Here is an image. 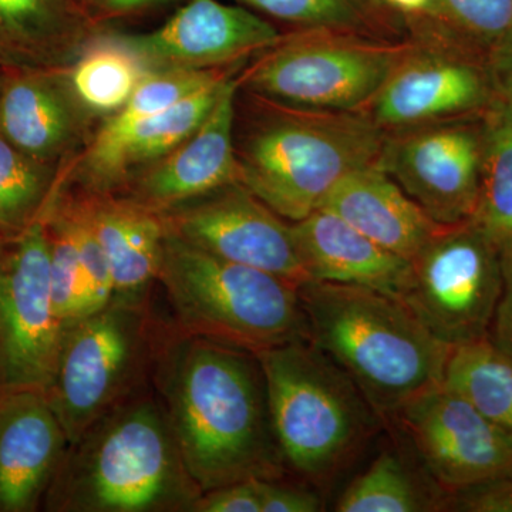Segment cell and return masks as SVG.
Listing matches in <instances>:
<instances>
[{
  "instance_id": "6da1fadb",
  "label": "cell",
  "mask_w": 512,
  "mask_h": 512,
  "mask_svg": "<svg viewBox=\"0 0 512 512\" xmlns=\"http://www.w3.org/2000/svg\"><path fill=\"white\" fill-rule=\"evenodd\" d=\"M188 473L202 493L284 478L258 356L215 340L171 332L153 376Z\"/></svg>"
},
{
  "instance_id": "7a4b0ae2",
  "label": "cell",
  "mask_w": 512,
  "mask_h": 512,
  "mask_svg": "<svg viewBox=\"0 0 512 512\" xmlns=\"http://www.w3.org/2000/svg\"><path fill=\"white\" fill-rule=\"evenodd\" d=\"M201 494L151 384L69 444L43 507L53 512H191Z\"/></svg>"
},
{
  "instance_id": "3957f363",
  "label": "cell",
  "mask_w": 512,
  "mask_h": 512,
  "mask_svg": "<svg viewBox=\"0 0 512 512\" xmlns=\"http://www.w3.org/2000/svg\"><path fill=\"white\" fill-rule=\"evenodd\" d=\"M235 120L239 183L284 220L298 222L349 174L377 164L386 133L365 111L289 109L247 96Z\"/></svg>"
},
{
  "instance_id": "277c9868",
  "label": "cell",
  "mask_w": 512,
  "mask_h": 512,
  "mask_svg": "<svg viewBox=\"0 0 512 512\" xmlns=\"http://www.w3.org/2000/svg\"><path fill=\"white\" fill-rule=\"evenodd\" d=\"M298 292L309 340L353 380L384 423L444 383L453 348L431 335L400 299L316 281Z\"/></svg>"
},
{
  "instance_id": "5b68a950",
  "label": "cell",
  "mask_w": 512,
  "mask_h": 512,
  "mask_svg": "<svg viewBox=\"0 0 512 512\" xmlns=\"http://www.w3.org/2000/svg\"><path fill=\"white\" fill-rule=\"evenodd\" d=\"M255 355L285 467L316 487L338 476L386 424L353 380L311 340Z\"/></svg>"
},
{
  "instance_id": "8992f818",
  "label": "cell",
  "mask_w": 512,
  "mask_h": 512,
  "mask_svg": "<svg viewBox=\"0 0 512 512\" xmlns=\"http://www.w3.org/2000/svg\"><path fill=\"white\" fill-rule=\"evenodd\" d=\"M158 285L175 329L252 353L309 340L299 286L165 232Z\"/></svg>"
},
{
  "instance_id": "52a82bcc",
  "label": "cell",
  "mask_w": 512,
  "mask_h": 512,
  "mask_svg": "<svg viewBox=\"0 0 512 512\" xmlns=\"http://www.w3.org/2000/svg\"><path fill=\"white\" fill-rule=\"evenodd\" d=\"M171 322L153 302L111 301L64 332L53 382L46 392L67 439L84 431L128 397L153 384Z\"/></svg>"
},
{
  "instance_id": "ba28073f",
  "label": "cell",
  "mask_w": 512,
  "mask_h": 512,
  "mask_svg": "<svg viewBox=\"0 0 512 512\" xmlns=\"http://www.w3.org/2000/svg\"><path fill=\"white\" fill-rule=\"evenodd\" d=\"M352 33L285 32L239 73V93L313 111H366L413 47Z\"/></svg>"
},
{
  "instance_id": "9c48e42d",
  "label": "cell",
  "mask_w": 512,
  "mask_h": 512,
  "mask_svg": "<svg viewBox=\"0 0 512 512\" xmlns=\"http://www.w3.org/2000/svg\"><path fill=\"white\" fill-rule=\"evenodd\" d=\"M400 301L456 348L488 338L503 292L501 249L473 222L444 227L416 258Z\"/></svg>"
},
{
  "instance_id": "30bf717a",
  "label": "cell",
  "mask_w": 512,
  "mask_h": 512,
  "mask_svg": "<svg viewBox=\"0 0 512 512\" xmlns=\"http://www.w3.org/2000/svg\"><path fill=\"white\" fill-rule=\"evenodd\" d=\"M64 329L50 284L45 217L10 237L0 252V400L49 390Z\"/></svg>"
},
{
  "instance_id": "8fae6325",
  "label": "cell",
  "mask_w": 512,
  "mask_h": 512,
  "mask_svg": "<svg viewBox=\"0 0 512 512\" xmlns=\"http://www.w3.org/2000/svg\"><path fill=\"white\" fill-rule=\"evenodd\" d=\"M417 463L450 495L512 478V436L440 384L390 417Z\"/></svg>"
},
{
  "instance_id": "7c38bea8",
  "label": "cell",
  "mask_w": 512,
  "mask_h": 512,
  "mask_svg": "<svg viewBox=\"0 0 512 512\" xmlns=\"http://www.w3.org/2000/svg\"><path fill=\"white\" fill-rule=\"evenodd\" d=\"M483 148V124L441 121L386 133L377 167L437 224H464L476 212Z\"/></svg>"
},
{
  "instance_id": "4fadbf2b",
  "label": "cell",
  "mask_w": 512,
  "mask_h": 512,
  "mask_svg": "<svg viewBox=\"0 0 512 512\" xmlns=\"http://www.w3.org/2000/svg\"><path fill=\"white\" fill-rule=\"evenodd\" d=\"M161 217L170 234L201 251L261 269L296 286L309 281L292 222L239 181L161 212Z\"/></svg>"
},
{
  "instance_id": "5bb4252c",
  "label": "cell",
  "mask_w": 512,
  "mask_h": 512,
  "mask_svg": "<svg viewBox=\"0 0 512 512\" xmlns=\"http://www.w3.org/2000/svg\"><path fill=\"white\" fill-rule=\"evenodd\" d=\"M412 49L365 113L384 133L457 120L488 109L498 96L490 67L476 53L441 40L413 37Z\"/></svg>"
},
{
  "instance_id": "9a60e30c",
  "label": "cell",
  "mask_w": 512,
  "mask_h": 512,
  "mask_svg": "<svg viewBox=\"0 0 512 512\" xmlns=\"http://www.w3.org/2000/svg\"><path fill=\"white\" fill-rule=\"evenodd\" d=\"M121 35L150 70H217L247 66L285 32L238 3L185 0L160 28Z\"/></svg>"
},
{
  "instance_id": "2e32d148",
  "label": "cell",
  "mask_w": 512,
  "mask_h": 512,
  "mask_svg": "<svg viewBox=\"0 0 512 512\" xmlns=\"http://www.w3.org/2000/svg\"><path fill=\"white\" fill-rule=\"evenodd\" d=\"M100 124L74 94L66 67L2 70L0 136L33 160L67 170Z\"/></svg>"
},
{
  "instance_id": "e0dca14e",
  "label": "cell",
  "mask_w": 512,
  "mask_h": 512,
  "mask_svg": "<svg viewBox=\"0 0 512 512\" xmlns=\"http://www.w3.org/2000/svg\"><path fill=\"white\" fill-rule=\"evenodd\" d=\"M239 73L228 80L210 114L187 140L134 174L117 194L161 214L237 183L235 120Z\"/></svg>"
},
{
  "instance_id": "ac0fdd59",
  "label": "cell",
  "mask_w": 512,
  "mask_h": 512,
  "mask_svg": "<svg viewBox=\"0 0 512 512\" xmlns=\"http://www.w3.org/2000/svg\"><path fill=\"white\" fill-rule=\"evenodd\" d=\"M232 77L208 84L170 109L121 130L99 127L73 161L66 183L83 191L117 194L134 174L167 156L200 127Z\"/></svg>"
},
{
  "instance_id": "d6986e66",
  "label": "cell",
  "mask_w": 512,
  "mask_h": 512,
  "mask_svg": "<svg viewBox=\"0 0 512 512\" xmlns=\"http://www.w3.org/2000/svg\"><path fill=\"white\" fill-rule=\"evenodd\" d=\"M69 444L46 393L0 400V512L43 505Z\"/></svg>"
},
{
  "instance_id": "ffe728a7",
  "label": "cell",
  "mask_w": 512,
  "mask_h": 512,
  "mask_svg": "<svg viewBox=\"0 0 512 512\" xmlns=\"http://www.w3.org/2000/svg\"><path fill=\"white\" fill-rule=\"evenodd\" d=\"M99 239L114 286V301L147 302L158 285L165 224L158 212L120 194L83 191L67 183Z\"/></svg>"
},
{
  "instance_id": "44dd1931",
  "label": "cell",
  "mask_w": 512,
  "mask_h": 512,
  "mask_svg": "<svg viewBox=\"0 0 512 512\" xmlns=\"http://www.w3.org/2000/svg\"><path fill=\"white\" fill-rule=\"evenodd\" d=\"M293 237L309 281L360 286L402 298L412 262L387 251L328 210L292 222Z\"/></svg>"
},
{
  "instance_id": "7402d4cb",
  "label": "cell",
  "mask_w": 512,
  "mask_h": 512,
  "mask_svg": "<svg viewBox=\"0 0 512 512\" xmlns=\"http://www.w3.org/2000/svg\"><path fill=\"white\" fill-rule=\"evenodd\" d=\"M320 208L407 261L416 258L441 229L450 227L431 220L377 164L343 178Z\"/></svg>"
},
{
  "instance_id": "603a6c76",
  "label": "cell",
  "mask_w": 512,
  "mask_h": 512,
  "mask_svg": "<svg viewBox=\"0 0 512 512\" xmlns=\"http://www.w3.org/2000/svg\"><path fill=\"white\" fill-rule=\"evenodd\" d=\"M103 26L77 0H0V69H64Z\"/></svg>"
},
{
  "instance_id": "cb8c5ba5",
  "label": "cell",
  "mask_w": 512,
  "mask_h": 512,
  "mask_svg": "<svg viewBox=\"0 0 512 512\" xmlns=\"http://www.w3.org/2000/svg\"><path fill=\"white\" fill-rule=\"evenodd\" d=\"M288 32H338L403 40L406 19L384 0H234Z\"/></svg>"
},
{
  "instance_id": "d4e9b609",
  "label": "cell",
  "mask_w": 512,
  "mask_h": 512,
  "mask_svg": "<svg viewBox=\"0 0 512 512\" xmlns=\"http://www.w3.org/2000/svg\"><path fill=\"white\" fill-rule=\"evenodd\" d=\"M66 72L77 99L103 123L123 109L150 69L121 33L101 28Z\"/></svg>"
},
{
  "instance_id": "484cf974",
  "label": "cell",
  "mask_w": 512,
  "mask_h": 512,
  "mask_svg": "<svg viewBox=\"0 0 512 512\" xmlns=\"http://www.w3.org/2000/svg\"><path fill=\"white\" fill-rule=\"evenodd\" d=\"M448 495L429 476L421 478L399 448H386L345 488L335 511H446Z\"/></svg>"
},
{
  "instance_id": "4316f807",
  "label": "cell",
  "mask_w": 512,
  "mask_h": 512,
  "mask_svg": "<svg viewBox=\"0 0 512 512\" xmlns=\"http://www.w3.org/2000/svg\"><path fill=\"white\" fill-rule=\"evenodd\" d=\"M480 192L471 222L498 247H512V107L500 96L483 121Z\"/></svg>"
},
{
  "instance_id": "83f0119b",
  "label": "cell",
  "mask_w": 512,
  "mask_h": 512,
  "mask_svg": "<svg viewBox=\"0 0 512 512\" xmlns=\"http://www.w3.org/2000/svg\"><path fill=\"white\" fill-rule=\"evenodd\" d=\"M444 386L512 436V357L490 336L451 350Z\"/></svg>"
},
{
  "instance_id": "f1b7e54d",
  "label": "cell",
  "mask_w": 512,
  "mask_h": 512,
  "mask_svg": "<svg viewBox=\"0 0 512 512\" xmlns=\"http://www.w3.org/2000/svg\"><path fill=\"white\" fill-rule=\"evenodd\" d=\"M404 19L410 36L488 55L512 32V0H434L429 12Z\"/></svg>"
},
{
  "instance_id": "f546056e",
  "label": "cell",
  "mask_w": 512,
  "mask_h": 512,
  "mask_svg": "<svg viewBox=\"0 0 512 512\" xmlns=\"http://www.w3.org/2000/svg\"><path fill=\"white\" fill-rule=\"evenodd\" d=\"M69 170L39 163L0 136V232L15 237L42 220Z\"/></svg>"
},
{
  "instance_id": "4dcf8cb0",
  "label": "cell",
  "mask_w": 512,
  "mask_h": 512,
  "mask_svg": "<svg viewBox=\"0 0 512 512\" xmlns=\"http://www.w3.org/2000/svg\"><path fill=\"white\" fill-rule=\"evenodd\" d=\"M45 221L49 235L53 306L66 332L80 320L92 315L86 275L72 222L57 197L46 212Z\"/></svg>"
},
{
  "instance_id": "1f68e13d",
  "label": "cell",
  "mask_w": 512,
  "mask_h": 512,
  "mask_svg": "<svg viewBox=\"0 0 512 512\" xmlns=\"http://www.w3.org/2000/svg\"><path fill=\"white\" fill-rule=\"evenodd\" d=\"M262 512H318L323 501L318 493L308 488L295 487L278 480L256 478Z\"/></svg>"
},
{
  "instance_id": "d6a6232c",
  "label": "cell",
  "mask_w": 512,
  "mask_h": 512,
  "mask_svg": "<svg viewBox=\"0 0 512 512\" xmlns=\"http://www.w3.org/2000/svg\"><path fill=\"white\" fill-rule=\"evenodd\" d=\"M191 512H262L256 478L205 491L192 504Z\"/></svg>"
},
{
  "instance_id": "836d02e7",
  "label": "cell",
  "mask_w": 512,
  "mask_h": 512,
  "mask_svg": "<svg viewBox=\"0 0 512 512\" xmlns=\"http://www.w3.org/2000/svg\"><path fill=\"white\" fill-rule=\"evenodd\" d=\"M446 511L512 512V478L450 495Z\"/></svg>"
},
{
  "instance_id": "e575fe53",
  "label": "cell",
  "mask_w": 512,
  "mask_h": 512,
  "mask_svg": "<svg viewBox=\"0 0 512 512\" xmlns=\"http://www.w3.org/2000/svg\"><path fill=\"white\" fill-rule=\"evenodd\" d=\"M503 292L491 326L490 339L512 357V247L501 248Z\"/></svg>"
},
{
  "instance_id": "d590c367",
  "label": "cell",
  "mask_w": 512,
  "mask_h": 512,
  "mask_svg": "<svg viewBox=\"0 0 512 512\" xmlns=\"http://www.w3.org/2000/svg\"><path fill=\"white\" fill-rule=\"evenodd\" d=\"M171 2L174 0H90L87 12L97 26H104L114 20L136 18Z\"/></svg>"
},
{
  "instance_id": "8d00e7d4",
  "label": "cell",
  "mask_w": 512,
  "mask_h": 512,
  "mask_svg": "<svg viewBox=\"0 0 512 512\" xmlns=\"http://www.w3.org/2000/svg\"><path fill=\"white\" fill-rule=\"evenodd\" d=\"M495 90L512 107V32L488 53Z\"/></svg>"
},
{
  "instance_id": "74e56055",
  "label": "cell",
  "mask_w": 512,
  "mask_h": 512,
  "mask_svg": "<svg viewBox=\"0 0 512 512\" xmlns=\"http://www.w3.org/2000/svg\"><path fill=\"white\" fill-rule=\"evenodd\" d=\"M387 5L403 18H410V16H421L429 12L434 0H384Z\"/></svg>"
},
{
  "instance_id": "f35d334b",
  "label": "cell",
  "mask_w": 512,
  "mask_h": 512,
  "mask_svg": "<svg viewBox=\"0 0 512 512\" xmlns=\"http://www.w3.org/2000/svg\"><path fill=\"white\" fill-rule=\"evenodd\" d=\"M9 238L10 237H6L5 234H2V232H0V252H2V249L5 248L6 242H8Z\"/></svg>"
},
{
  "instance_id": "ab89813d",
  "label": "cell",
  "mask_w": 512,
  "mask_h": 512,
  "mask_svg": "<svg viewBox=\"0 0 512 512\" xmlns=\"http://www.w3.org/2000/svg\"><path fill=\"white\" fill-rule=\"evenodd\" d=\"M77 2H79L80 5H82L84 9L87 10V8H89L90 0H77ZM87 13H89V12H87Z\"/></svg>"
},
{
  "instance_id": "60d3db41",
  "label": "cell",
  "mask_w": 512,
  "mask_h": 512,
  "mask_svg": "<svg viewBox=\"0 0 512 512\" xmlns=\"http://www.w3.org/2000/svg\"><path fill=\"white\" fill-rule=\"evenodd\" d=\"M0 76H2V69H0Z\"/></svg>"
}]
</instances>
